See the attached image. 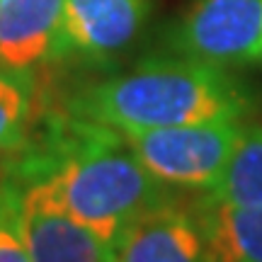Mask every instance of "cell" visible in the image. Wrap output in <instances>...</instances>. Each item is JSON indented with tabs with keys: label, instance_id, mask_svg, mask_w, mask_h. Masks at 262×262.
<instances>
[{
	"label": "cell",
	"instance_id": "obj_3",
	"mask_svg": "<svg viewBox=\"0 0 262 262\" xmlns=\"http://www.w3.org/2000/svg\"><path fill=\"white\" fill-rule=\"evenodd\" d=\"M241 134L243 126L238 122H202L122 136L163 185L206 192L221 178Z\"/></svg>",
	"mask_w": 262,
	"mask_h": 262
},
{
	"label": "cell",
	"instance_id": "obj_1",
	"mask_svg": "<svg viewBox=\"0 0 262 262\" xmlns=\"http://www.w3.org/2000/svg\"><path fill=\"white\" fill-rule=\"evenodd\" d=\"M5 180L44 182L58 204L107 245L139 216L178 202L172 187L150 175L119 131L71 112Z\"/></svg>",
	"mask_w": 262,
	"mask_h": 262
},
{
	"label": "cell",
	"instance_id": "obj_8",
	"mask_svg": "<svg viewBox=\"0 0 262 262\" xmlns=\"http://www.w3.org/2000/svg\"><path fill=\"white\" fill-rule=\"evenodd\" d=\"M63 0H0V71H32L56 54Z\"/></svg>",
	"mask_w": 262,
	"mask_h": 262
},
{
	"label": "cell",
	"instance_id": "obj_10",
	"mask_svg": "<svg viewBox=\"0 0 262 262\" xmlns=\"http://www.w3.org/2000/svg\"><path fill=\"white\" fill-rule=\"evenodd\" d=\"M211 196L235 206L262 209V126L243 129Z\"/></svg>",
	"mask_w": 262,
	"mask_h": 262
},
{
	"label": "cell",
	"instance_id": "obj_5",
	"mask_svg": "<svg viewBox=\"0 0 262 262\" xmlns=\"http://www.w3.org/2000/svg\"><path fill=\"white\" fill-rule=\"evenodd\" d=\"M150 0H63L54 61L107 63L141 37Z\"/></svg>",
	"mask_w": 262,
	"mask_h": 262
},
{
	"label": "cell",
	"instance_id": "obj_11",
	"mask_svg": "<svg viewBox=\"0 0 262 262\" xmlns=\"http://www.w3.org/2000/svg\"><path fill=\"white\" fill-rule=\"evenodd\" d=\"M34 95L29 71H0V156L27 141L34 119Z\"/></svg>",
	"mask_w": 262,
	"mask_h": 262
},
{
	"label": "cell",
	"instance_id": "obj_12",
	"mask_svg": "<svg viewBox=\"0 0 262 262\" xmlns=\"http://www.w3.org/2000/svg\"><path fill=\"white\" fill-rule=\"evenodd\" d=\"M0 262H32L19 231L17 189L10 180H0Z\"/></svg>",
	"mask_w": 262,
	"mask_h": 262
},
{
	"label": "cell",
	"instance_id": "obj_13",
	"mask_svg": "<svg viewBox=\"0 0 262 262\" xmlns=\"http://www.w3.org/2000/svg\"><path fill=\"white\" fill-rule=\"evenodd\" d=\"M260 54H262V47H260Z\"/></svg>",
	"mask_w": 262,
	"mask_h": 262
},
{
	"label": "cell",
	"instance_id": "obj_6",
	"mask_svg": "<svg viewBox=\"0 0 262 262\" xmlns=\"http://www.w3.org/2000/svg\"><path fill=\"white\" fill-rule=\"evenodd\" d=\"M12 185L17 189L19 231L32 262H112L110 245L78 224L44 182Z\"/></svg>",
	"mask_w": 262,
	"mask_h": 262
},
{
	"label": "cell",
	"instance_id": "obj_7",
	"mask_svg": "<svg viewBox=\"0 0 262 262\" xmlns=\"http://www.w3.org/2000/svg\"><path fill=\"white\" fill-rule=\"evenodd\" d=\"M112 262H209L202 231L189 209L163 204L129 224L110 245Z\"/></svg>",
	"mask_w": 262,
	"mask_h": 262
},
{
	"label": "cell",
	"instance_id": "obj_2",
	"mask_svg": "<svg viewBox=\"0 0 262 262\" xmlns=\"http://www.w3.org/2000/svg\"><path fill=\"white\" fill-rule=\"evenodd\" d=\"M248 93L221 66L189 56H150L80 88L68 112L119 134L202 122H241Z\"/></svg>",
	"mask_w": 262,
	"mask_h": 262
},
{
	"label": "cell",
	"instance_id": "obj_9",
	"mask_svg": "<svg viewBox=\"0 0 262 262\" xmlns=\"http://www.w3.org/2000/svg\"><path fill=\"white\" fill-rule=\"evenodd\" d=\"M209 262H262V209L235 206L202 192L189 204Z\"/></svg>",
	"mask_w": 262,
	"mask_h": 262
},
{
	"label": "cell",
	"instance_id": "obj_4",
	"mask_svg": "<svg viewBox=\"0 0 262 262\" xmlns=\"http://www.w3.org/2000/svg\"><path fill=\"white\" fill-rule=\"evenodd\" d=\"M168 39L182 56L221 68L262 58V0H194Z\"/></svg>",
	"mask_w": 262,
	"mask_h": 262
}]
</instances>
